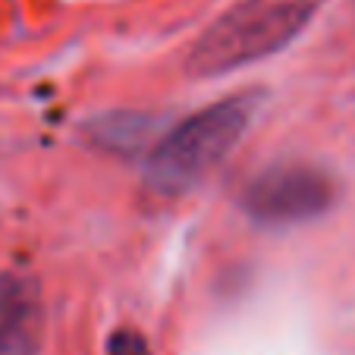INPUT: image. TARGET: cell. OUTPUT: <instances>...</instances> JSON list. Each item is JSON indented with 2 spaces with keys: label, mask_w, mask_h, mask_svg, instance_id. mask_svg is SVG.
<instances>
[{
  "label": "cell",
  "mask_w": 355,
  "mask_h": 355,
  "mask_svg": "<svg viewBox=\"0 0 355 355\" xmlns=\"http://www.w3.org/2000/svg\"><path fill=\"white\" fill-rule=\"evenodd\" d=\"M261 107V92H239L180 120L145 157V180L164 195H182L205 182L245 139Z\"/></svg>",
  "instance_id": "cell-1"
},
{
  "label": "cell",
  "mask_w": 355,
  "mask_h": 355,
  "mask_svg": "<svg viewBox=\"0 0 355 355\" xmlns=\"http://www.w3.org/2000/svg\"><path fill=\"white\" fill-rule=\"evenodd\" d=\"M318 7L321 0H242L198 38L186 63L189 76L217 79L277 54L299 38Z\"/></svg>",
  "instance_id": "cell-2"
},
{
  "label": "cell",
  "mask_w": 355,
  "mask_h": 355,
  "mask_svg": "<svg viewBox=\"0 0 355 355\" xmlns=\"http://www.w3.org/2000/svg\"><path fill=\"white\" fill-rule=\"evenodd\" d=\"M239 205L261 227H299L336 205V180L315 164H274L245 182Z\"/></svg>",
  "instance_id": "cell-3"
},
{
  "label": "cell",
  "mask_w": 355,
  "mask_h": 355,
  "mask_svg": "<svg viewBox=\"0 0 355 355\" xmlns=\"http://www.w3.org/2000/svg\"><path fill=\"white\" fill-rule=\"evenodd\" d=\"M44 334L41 289L32 277H0V355H38Z\"/></svg>",
  "instance_id": "cell-4"
},
{
  "label": "cell",
  "mask_w": 355,
  "mask_h": 355,
  "mask_svg": "<svg viewBox=\"0 0 355 355\" xmlns=\"http://www.w3.org/2000/svg\"><path fill=\"white\" fill-rule=\"evenodd\" d=\"M155 129H157V116L120 110V114L98 116L88 126V135L101 148H110V151H139V148H145L151 141Z\"/></svg>",
  "instance_id": "cell-5"
},
{
  "label": "cell",
  "mask_w": 355,
  "mask_h": 355,
  "mask_svg": "<svg viewBox=\"0 0 355 355\" xmlns=\"http://www.w3.org/2000/svg\"><path fill=\"white\" fill-rule=\"evenodd\" d=\"M107 355H151L148 340L132 327H120L107 340Z\"/></svg>",
  "instance_id": "cell-6"
}]
</instances>
